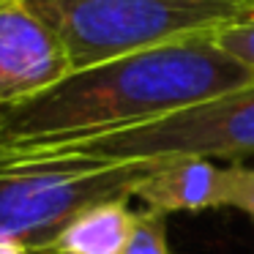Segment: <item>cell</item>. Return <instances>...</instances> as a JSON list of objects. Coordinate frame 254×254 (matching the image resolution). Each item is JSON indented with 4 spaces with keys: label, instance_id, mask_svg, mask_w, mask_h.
Returning <instances> with one entry per match:
<instances>
[{
    "label": "cell",
    "instance_id": "6da1fadb",
    "mask_svg": "<svg viewBox=\"0 0 254 254\" xmlns=\"http://www.w3.org/2000/svg\"><path fill=\"white\" fill-rule=\"evenodd\" d=\"M246 85H254V74L216 39L128 52L77 68L36 99L0 110V148L128 128Z\"/></svg>",
    "mask_w": 254,
    "mask_h": 254
},
{
    "label": "cell",
    "instance_id": "7a4b0ae2",
    "mask_svg": "<svg viewBox=\"0 0 254 254\" xmlns=\"http://www.w3.org/2000/svg\"><path fill=\"white\" fill-rule=\"evenodd\" d=\"M254 156V85L128 128L0 148V175L39 167L145 164Z\"/></svg>",
    "mask_w": 254,
    "mask_h": 254
},
{
    "label": "cell",
    "instance_id": "3957f363",
    "mask_svg": "<svg viewBox=\"0 0 254 254\" xmlns=\"http://www.w3.org/2000/svg\"><path fill=\"white\" fill-rule=\"evenodd\" d=\"M28 6L63 39L74 71L150 47L216 39L254 19V0H28Z\"/></svg>",
    "mask_w": 254,
    "mask_h": 254
},
{
    "label": "cell",
    "instance_id": "277c9868",
    "mask_svg": "<svg viewBox=\"0 0 254 254\" xmlns=\"http://www.w3.org/2000/svg\"><path fill=\"white\" fill-rule=\"evenodd\" d=\"M153 164L156 161L6 172L0 175V238L36 254L82 210L110 199H131Z\"/></svg>",
    "mask_w": 254,
    "mask_h": 254
},
{
    "label": "cell",
    "instance_id": "5b68a950",
    "mask_svg": "<svg viewBox=\"0 0 254 254\" xmlns=\"http://www.w3.org/2000/svg\"><path fill=\"white\" fill-rule=\"evenodd\" d=\"M71 71L63 39L28 0H0V110L36 99Z\"/></svg>",
    "mask_w": 254,
    "mask_h": 254
},
{
    "label": "cell",
    "instance_id": "8992f818",
    "mask_svg": "<svg viewBox=\"0 0 254 254\" xmlns=\"http://www.w3.org/2000/svg\"><path fill=\"white\" fill-rule=\"evenodd\" d=\"M232 167H216L210 159H170L156 161L139 181L134 197L156 213L175 210L230 208Z\"/></svg>",
    "mask_w": 254,
    "mask_h": 254
},
{
    "label": "cell",
    "instance_id": "52a82bcc",
    "mask_svg": "<svg viewBox=\"0 0 254 254\" xmlns=\"http://www.w3.org/2000/svg\"><path fill=\"white\" fill-rule=\"evenodd\" d=\"M137 210L128 199H110L74 216L36 254H123L134 230Z\"/></svg>",
    "mask_w": 254,
    "mask_h": 254
},
{
    "label": "cell",
    "instance_id": "ba28073f",
    "mask_svg": "<svg viewBox=\"0 0 254 254\" xmlns=\"http://www.w3.org/2000/svg\"><path fill=\"white\" fill-rule=\"evenodd\" d=\"M123 254H170L164 213H156V210H148V208L137 210L131 238H128Z\"/></svg>",
    "mask_w": 254,
    "mask_h": 254
},
{
    "label": "cell",
    "instance_id": "9c48e42d",
    "mask_svg": "<svg viewBox=\"0 0 254 254\" xmlns=\"http://www.w3.org/2000/svg\"><path fill=\"white\" fill-rule=\"evenodd\" d=\"M216 44L224 52H230L238 63H243V66L254 74V19L221 30V33L216 36Z\"/></svg>",
    "mask_w": 254,
    "mask_h": 254
},
{
    "label": "cell",
    "instance_id": "30bf717a",
    "mask_svg": "<svg viewBox=\"0 0 254 254\" xmlns=\"http://www.w3.org/2000/svg\"><path fill=\"white\" fill-rule=\"evenodd\" d=\"M230 208H238L254 221V170L252 167H232Z\"/></svg>",
    "mask_w": 254,
    "mask_h": 254
},
{
    "label": "cell",
    "instance_id": "8fae6325",
    "mask_svg": "<svg viewBox=\"0 0 254 254\" xmlns=\"http://www.w3.org/2000/svg\"><path fill=\"white\" fill-rule=\"evenodd\" d=\"M0 254H30V252L19 243L8 241V238H0Z\"/></svg>",
    "mask_w": 254,
    "mask_h": 254
}]
</instances>
